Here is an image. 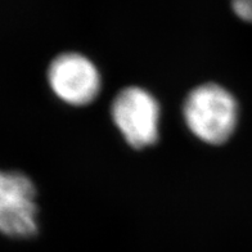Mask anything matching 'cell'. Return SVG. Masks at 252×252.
Returning <instances> with one entry per match:
<instances>
[{"label": "cell", "mask_w": 252, "mask_h": 252, "mask_svg": "<svg viewBox=\"0 0 252 252\" xmlns=\"http://www.w3.org/2000/svg\"><path fill=\"white\" fill-rule=\"evenodd\" d=\"M183 119L189 131L206 144L220 146L238 125V102L228 89L207 83L194 88L183 103Z\"/></svg>", "instance_id": "obj_1"}, {"label": "cell", "mask_w": 252, "mask_h": 252, "mask_svg": "<svg viewBox=\"0 0 252 252\" xmlns=\"http://www.w3.org/2000/svg\"><path fill=\"white\" fill-rule=\"evenodd\" d=\"M47 79L54 95L73 107L94 102L102 88L98 67L88 57L75 52L56 57L48 67Z\"/></svg>", "instance_id": "obj_4"}, {"label": "cell", "mask_w": 252, "mask_h": 252, "mask_svg": "<svg viewBox=\"0 0 252 252\" xmlns=\"http://www.w3.org/2000/svg\"><path fill=\"white\" fill-rule=\"evenodd\" d=\"M232 8L239 20L252 24V0H232Z\"/></svg>", "instance_id": "obj_5"}, {"label": "cell", "mask_w": 252, "mask_h": 252, "mask_svg": "<svg viewBox=\"0 0 252 252\" xmlns=\"http://www.w3.org/2000/svg\"><path fill=\"white\" fill-rule=\"evenodd\" d=\"M36 187L21 171L0 169V233L14 239L31 238L39 230Z\"/></svg>", "instance_id": "obj_3"}, {"label": "cell", "mask_w": 252, "mask_h": 252, "mask_svg": "<svg viewBox=\"0 0 252 252\" xmlns=\"http://www.w3.org/2000/svg\"><path fill=\"white\" fill-rule=\"evenodd\" d=\"M111 117L125 142L135 150L158 140L161 107L148 90L140 87L120 90L111 106Z\"/></svg>", "instance_id": "obj_2"}]
</instances>
